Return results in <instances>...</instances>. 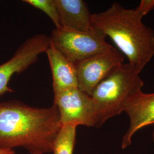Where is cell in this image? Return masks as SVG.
Wrapping results in <instances>:
<instances>
[{"mask_svg": "<svg viewBox=\"0 0 154 154\" xmlns=\"http://www.w3.org/2000/svg\"><path fill=\"white\" fill-rule=\"evenodd\" d=\"M0 154H16L14 149H0Z\"/></svg>", "mask_w": 154, "mask_h": 154, "instance_id": "cell-14", "label": "cell"}, {"mask_svg": "<svg viewBox=\"0 0 154 154\" xmlns=\"http://www.w3.org/2000/svg\"><path fill=\"white\" fill-rule=\"evenodd\" d=\"M124 56L112 48L75 65L78 88L91 95L94 89L118 67L124 63Z\"/></svg>", "mask_w": 154, "mask_h": 154, "instance_id": "cell-6", "label": "cell"}, {"mask_svg": "<svg viewBox=\"0 0 154 154\" xmlns=\"http://www.w3.org/2000/svg\"><path fill=\"white\" fill-rule=\"evenodd\" d=\"M77 126L68 124L62 125L52 144L53 154H73L76 141Z\"/></svg>", "mask_w": 154, "mask_h": 154, "instance_id": "cell-11", "label": "cell"}, {"mask_svg": "<svg viewBox=\"0 0 154 154\" xmlns=\"http://www.w3.org/2000/svg\"><path fill=\"white\" fill-rule=\"evenodd\" d=\"M135 9L114 2L106 11L92 14L94 28L109 37L140 74L154 56V32L142 22Z\"/></svg>", "mask_w": 154, "mask_h": 154, "instance_id": "cell-2", "label": "cell"}, {"mask_svg": "<svg viewBox=\"0 0 154 154\" xmlns=\"http://www.w3.org/2000/svg\"><path fill=\"white\" fill-rule=\"evenodd\" d=\"M45 53L49 61L54 93L78 88L75 65L51 44Z\"/></svg>", "mask_w": 154, "mask_h": 154, "instance_id": "cell-8", "label": "cell"}, {"mask_svg": "<svg viewBox=\"0 0 154 154\" xmlns=\"http://www.w3.org/2000/svg\"><path fill=\"white\" fill-rule=\"evenodd\" d=\"M24 2L44 12L55 25V28H61L59 13L55 0H25Z\"/></svg>", "mask_w": 154, "mask_h": 154, "instance_id": "cell-12", "label": "cell"}, {"mask_svg": "<svg viewBox=\"0 0 154 154\" xmlns=\"http://www.w3.org/2000/svg\"><path fill=\"white\" fill-rule=\"evenodd\" d=\"M50 38L51 44L75 65L114 48L107 42L106 36L94 28L87 32L55 28Z\"/></svg>", "mask_w": 154, "mask_h": 154, "instance_id": "cell-4", "label": "cell"}, {"mask_svg": "<svg viewBox=\"0 0 154 154\" xmlns=\"http://www.w3.org/2000/svg\"><path fill=\"white\" fill-rule=\"evenodd\" d=\"M59 111L61 126L95 127V117L91 96L78 88L54 93V102Z\"/></svg>", "mask_w": 154, "mask_h": 154, "instance_id": "cell-5", "label": "cell"}, {"mask_svg": "<svg viewBox=\"0 0 154 154\" xmlns=\"http://www.w3.org/2000/svg\"><path fill=\"white\" fill-rule=\"evenodd\" d=\"M154 9V0H142L135 10L143 17Z\"/></svg>", "mask_w": 154, "mask_h": 154, "instance_id": "cell-13", "label": "cell"}, {"mask_svg": "<svg viewBox=\"0 0 154 154\" xmlns=\"http://www.w3.org/2000/svg\"><path fill=\"white\" fill-rule=\"evenodd\" d=\"M152 139H153V140H154V131H153V133H152Z\"/></svg>", "mask_w": 154, "mask_h": 154, "instance_id": "cell-15", "label": "cell"}, {"mask_svg": "<svg viewBox=\"0 0 154 154\" xmlns=\"http://www.w3.org/2000/svg\"><path fill=\"white\" fill-rule=\"evenodd\" d=\"M61 28L76 32L93 30L92 14L82 0H55Z\"/></svg>", "mask_w": 154, "mask_h": 154, "instance_id": "cell-9", "label": "cell"}, {"mask_svg": "<svg viewBox=\"0 0 154 154\" xmlns=\"http://www.w3.org/2000/svg\"><path fill=\"white\" fill-rule=\"evenodd\" d=\"M61 127L54 104L37 107L17 100L0 102V149L21 147L31 154L51 153Z\"/></svg>", "mask_w": 154, "mask_h": 154, "instance_id": "cell-1", "label": "cell"}, {"mask_svg": "<svg viewBox=\"0 0 154 154\" xmlns=\"http://www.w3.org/2000/svg\"><path fill=\"white\" fill-rule=\"evenodd\" d=\"M35 62L33 52L25 46H20L11 58L0 65V95L13 92L9 83L13 75L26 70Z\"/></svg>", "mask_w": 154, "mask_h": 154, "instance_id": "cell-10", "label": "cell"}, {"mask_svg": "<svg viewBox=\"0 0 154 154\" xmlns=\"http://www.w3.org/2000/svg\"><path fill=\"white\" fill-rule=\"evenodd\" d=\"M123 112L128 116L129 127L122 139V148L131 144L132 137L139 130L154 123V93H144L142 90L125 103Z\"/></svg>", "mask_w": 154, "mask_h": 154, "instance_id": "cell-7", "label": "cell"}, {"mask_svg": "<svg viewBox=\"0 0 154 154\" xmlns=\"http://www.w3.org/2000/svg\"><path fill=\"white\" fill-rule=\"evenodd\" d=\"M143 85L139 73L128 63L118 67L99 83L90 95L95 127H100L111 118L121 114L128 99L142 91Z\"/></svg>", "mask_w": 154, "mask_h": 154, "instance_id": "cell-3", "label": "cell"}]
</instances>
